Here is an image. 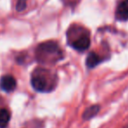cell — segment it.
<instances>
[{"instance_id": "obj_1", "label": "cell", "mask_w": 128, "mask_h": 128, "mask_svg": "<svg viewBox=\"0 0 128 128\" xmlns=\"http://www.w3.org/2000/svg\"><path fill=\"white\" fill-rule=\"evenodd\" d=\"M31 84L35 90L40 92H46L52 90V84H49L48 77L42 70H36L31 79Z\"/></svg>"}, {"instance_id": "obj_2", "label": "cell", "mask_w": 128, "mask_h": 128, "mask_svg": "<svg viewBox=\"0 0 128 128\" xmlns=\"http://www.w3.org/2000/svg\"><path fill=\"white\" fill-rule=\"evenodd\" d=\"M59 46L54 41H48V42L41 43L37 48V57L40 60H46L48 54H52L53 56L58 57L59 54Z\"/></svg>"}, {"instance_id": "obj_3", "label": "cell", "mask_w": 128, "mask_h": 128, "mask_svg": "<svg viewBox=\"0 0 128 128\" xmlns=\"http://www.w3.org/2000/svg\"><path fill=\"white\" fill-rule=\"evenodd\" d=\"M17 82L16 79L11 75H6L1 78L0 81V87L3 90L6 92H11L13 91L16 88Z\"/></svg>"}, {"instance_id": "obj_4", "label": "cell", "mask_w": 128, "mask_h": 128, "mask_svg": "<svg viewBox=\"0 0 128 128\" xmlns=\"http://www.w3.org/2000/svg\"><path fill=\"white\" fill-rule=\"evenodd\" d=\"M90 46V40L87 35L82 36L73 43V48L78 51H84L88 49Z\"/></svg>"}, {"instance_id": "obj_5", "label": "cell", "mask_w": 128, "mask_h": 128, "mask_svg": "<svg viewBox=\"0 0 128 128\" xmlns=\"http://www.w3.org/2000/svg\"><path fill=\"white\" fill-rule=\"evenodd\" d=\"M117 18L120 20H128V0H123L117 8Z\"/></svg>"}, {"instance_id": "obj_6", "label": "cell", "mask_w": 128, "mask_h": 128, "mask_svg": "<svg viewBox=\"0 0 128 128\" xmlns=\"http://www.w3.org/2000/svg\"><path fill=\"white\" fill-rule=\"evenodd\" d=\"M99 110H100L99 105H96V104L91 105V106L88 107V108L84 110V114H82V118H84V120H89V119L93 118L96 117V114L99 112Z\"/></svg>"}, {"instance_id": "obj_7", "label": "cell", "mask_w": 128, "mask_h": 128, "mask_svg": "<svg viewBox=\"0 0 128 128\" xmlns=\"http://www.w3.org/2000/svg\"><path fill=\"white\" fill-rule=\"evenodd\" d=\"M100 62H101V58L96 53H94V52L90 53L88 54L87 58H86V65L90 68H92L94 67H96Z\"/></svg>"}, {"instance_id": "obj_8", "label": "cell", "mask_w": 128, "mask_h": 128, "mask_svg": "<svg viewBox=\"0 0 128 128\" xmlns=\"http://www.w3.org/2000/svg\"><path fill=\"white\" fill-rule=\"evenodd\" d=\"M11 118V114L6 109L0 110V128H4L8 124Z\"/></svg>"}, {"instance_id": "obj_9", "label": "cell", "mask_w": 128, "mask_h": 128, "mask_svg": "<svg viewBox=\"0 0 128 128\" xmlns=\"http://www.w3.org/2000/svg\"><path fill=\"white\" fill-rule=\"evenodd\" d=\"M26 6V0H18V4H17V10L18 12H22Z\"/></svg>"}]
</instances>
